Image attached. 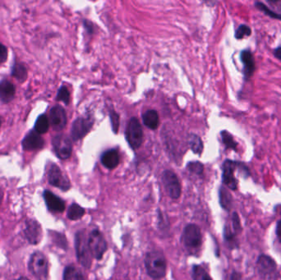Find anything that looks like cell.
<instances>
[{"label": "cell", "mask_w": 281, "mask_h": 280, "mask_svg": "<svg viewBox=\"0 0 281 280\" xmlns=\"http://www.w3.org/2000/svg\"><path fill=\"white\" fill-rule=\"evenodd\" d=\"M94 119L92 117H78L72 123L71 137L72 141L82 139L93 127Z\"/></svg>", "instance_id": "8fae6325"}, {"label": "cell", "mask_w": 281, "mask_h": 280, "mask_svg": "<svg viewBox=\"0 0 281 280\" xmlns=\"http://www.w3.org/2000/svg\"><path fill=\"white\" fill-rule=\"evenodd\" d=\"M181 242L190 253L194 254L198 252L202 244L201 228L194 224H187L183 229Z\"/></svg>", "instance_id": "7a4b0ae2"}, {"label": "cell", "mask_w": 281, "mask_h": 280, "mask_svg": "<svg viewBox=\"0 0 281 280\" xmlns=\"http://www.w3.org/2000/svg\"><path fill=\"white\" fill-rule=\"evenodd\" d=\"M241 62L243 64V77L245 81L248 80L254 74L256 69V63H255L254 56L249 50H245L241 52Z\"/></svg>", "instance_id": "e0dca14e"}, {"label": "cell", "mask_w": 281, "mask_h": 280, "mask_svg": "<svg viewBox=\"0 0 281 280\" xmlns=\"http://www.w3.org/2000/svg\"><path fill=\"white\" fill-rule=\"evenodd\" d=\"M1 125H2V120H1V117H0V128H1Z\"/></svg>", "instance_id": "7bdbcfd3"}, {"label": "cell", "mask_w": 281, "mask_h": 280, "mask_svg": "<svg viewBox=\"0 0 281 280\" xmlns=\"http://www.w3.org/2000/svg\"><path fill=\"white\" fill-rule=\"evenodd\" d=\"M187 168L190 172H192L193 174L201 175L204 170V166L202 163L194 161V162H190L187 165Z\"/></svg>", "instance_id": "836d02e7"}, {"label": "cell", "mask_w": 281, "mask_h": 280, "mask_svg": "<svg viewBox=\"0 0 281 280\" xmlns=\"http://www.w3.org/2000/svg\"><path fill=\"white\" fill-rule=\"evenodd\" d=\"M255 7H257V9L260 10L261 12H264V14L267 15L268 17L273 19H278L281 21V14L278 12L272 11L270 7H267V5H265L262 2H255Z\"/></svg>", "instance_id": "f546056e"}, {"label": "cell", "mask_w": 281, "mask_h": 280, "mask_svg": "<svg viewBox=\"0 0 281 280\" xmlns=\"http://www.w3.org/2000/svg\"><path fill=\"white\" fill-rule=\"evenodd\" d=\"M252 34V29L247 25H240L235 31V38L237 40L245 38L248 36H251Z\"/></svg>", "instance_id": "d6a6232c"}, {"label": "cell", "mask_w": 281, "mask_h": 280, "mask_svg": "<svg viewBox=\"0 0 281 280\" xmlns=\"http://www.w3.org/2000/svg\"><path fill=\"white\" fill-rule=\"evenodd\" d=\"M88 246L93 258L100 261L108 250V244L102 232L98 229H93L88 235Z\"/></svg>", "instance_id": "5b68a950"}, {"label": "cell", "mask_w": 281, "mask_h": 280, "mask_svg": "<svg viewBox=\"0 0 281 280\" xmlns=\"http://www.w3.org/2000/svg\"><path fill=\"white\" fill-rule=\"evenodd\" d=\"M111 117V126L114 133H118V127H119V116L115 111H112L110 112Z\"/></svg>", "instance_id": "d590c367"}, {"label": "cell", "mask_w": 281, "mask_h": 280, "mask_svg": "<svg viewBox=\"0 0 281 280\" xmlns=\"http://www.w3.org/2000/svg\"><path fill=\"white\" fill-rule=\"evenodd\" d=\"M8 57V50L7 46H5L3 44L0 43V63H3L6 62Z\"/></svg>", "instance_id": "8d00e7d4"}, {"label": "cell", "mask_w": 281, "mask_h": 280, "mask_svg": "<svg viewBox=\"0 0 281 280\" xmlns=\"http://www.w3.org/2000/svg\"><path fill=\"white\" fill-rule=\"evenodd\" d=\"M11 75L20 83H23L27 81L28 77V70L27 66L23 62H17V60H14L11 70Z\"/></svg>", "instance_id": "ffe728a7"}, {"label": "cell", "mask_w": 281, "mask_h": 280, "mask_svg": "<svg viewBox=\"0 0 281 280\" xmlns=\"http://www.w3.org/2000/svg\"><path fill=\"white\" fill-rule=\"evenodd\" d=\"M188 144H189L190 148L193 151V153L197 155H201L203 151V142H202L201 137H198L197 135L191 134L188 137Z\"/></svg>", "instance_id": "4316f807"}, {"label": "cell", "mask_w": 281, "mask_h": 280, "mask_svg": "<svg viewBox=\"0 0 281 280\" xmlns=\"http://www.w3.org/2000/svg\"><path fill=\"white\" fill-rule=\"evenodd\" d=\"M48 181L51 186L62 190V192H67L71 188L69 179L56 164H52L50 166L48 170Z\"/></svg>", "instance_id": "30bf717a"}, {"label": "cell", "mask_w": 281, "mask_h": 280, "mask_svg": "<svg viewBox=\"0 0 281 280\" xmlns=\"http://www.w3.org/2000/svg\"><path fill=\"white\" fill-rule=\"evenodd\" d=\"M16 95V87L7 79L0 81V101L2 104H9L13 101Z\"/></svg>", "instance_id": "ac0fdd59"}, {"label": "cell", "mask_w": 281, "mask_h": 280, "mask_svg": "<svg viewBox=\"0 0 281 280\" xmlns=\"http://www.w3.org/2000/svg\"><path fill=\"white\" fill-rule=\"evenodd\" d=\"M101 161L106 168L113 169L118 166L119 161H120L119 154L115 149H111L102 154Z\"/></svg>", "instance_id": "d6986e66"}, {"label": "cell", "mask_w": 281, "mask_h": 280, "mask_svg": "<svg viewBox=\"0 0 281 280\" xmlns=\"http://www.w3.org/2000/svg\"><path fill=\"white\" fill-rule=\"evenodd\" d=\"M50 126H51V122H50L49 117H47V115L43 113V114L39 115L38 117L36 118L33 130L40 135L45 134L50 129Z\"/></svg>", "instance_id": "cb8c5ba5"}, {"label": "cell", "mask_w": 281, "mask_h": 280, "mask_svg": "<svg viewBox=\"0 0 281 280\" xmlns=\"http://www.w3.org/2000/svg\"><path fill=\"white\" fill-rule=\"evenodd\" d=\"M229 280H243V275L238 271H233L231 273Z\"/></svg>", "instance_id": "74e56055"}, {"label": "cell", "mask_w": 281, "mask_h": 280, "mask_svg": "<svg viewBox=\"0 0 281 280\" xmlns=\"http://www.w3.org/2000/svg\"><path fill=\"white\" fill-rule=\"evenodd\" d=\"M232 230L236 235L239 234L242 232V225H241L240 218L238 216V214L237 212H233L232 215Z\"/></svg>", "instance_id": "e575fe53"}, {"label": "cell", "mask_w": 281, "mask_h": 280, "mask_svg": "<svg viewBox=\"0 0 281 280\" xmlns=\"http://www.w3.org/2000/svg\"><path fill=\"white\" fill-rule=\"evenodd\" d=\"M276 233H277V238H278V240L281 243V219L277 221V227H276Z\"/></svg>", "instance_id": "f35d334b"}, {"label": "cell", "mask_w": 281, "mask_h": 280, "mask_svg": "<svg viewBox=\"0 0 281 280\" xmlns=\"http://www.w3.org/2000/svg\"><path fill=\"white\" fill-rule=\"evenodd\" d=\"M145 266L148 276L153 280H161L166 276L167 262L161 252L152 251L148 252L145 257Z\"/></svg>", "instance_id": "6da1fadb"}, {"label": "cell", "mask_w": 281, "mask_h": 280, "mask_svg": "<svg viewBox=\"0 0 281 280\" xmlns=\"http://www.w3.org/2000/svg\"><path fill=\"white\" fill-rule=\"evenodd\" d=\"M142 121L144 125H146L150 129H156L160 124L158 112L154 110H150L145 112L142 114Z\"/></svg>", "instance_id": "44dd1931"}, {"label": "cell", "mask_w": 281, "mask_h": 280, "mask_svg": "<svg viewBox=\"0 0 281 280\" xmlns=\"http://www.w3.org/2000/svg\"><path fill=\"white\" fill-rule=\"evenodd\" d=\"M45 140L41 135L34 130H30L22 141V149L25 151H40L45 146Z\"/></svg>", "instance_id": "9a60e30c"}, {"label": "cell", "mask_w": 281, "mask_h": 280, "mask_svg": "<svg viewBox=\"0 0 281 280\" xmlns=\"http://www.w3.org/2000/svg\"><path fill=\"white\" fill-rule=\"evenodd\" d=\"M28 280V279L26 278V277H21V278H19V280Z\"/></svg>", "instance_id": "b9f144b4"}, {"label": "cell", "mask_w": 281, "mask_h": 280, "mask_svg": "<svg viewBox=\"0 0 281 280\" xmlns=\"http://www.w3.org/2000/svg\"><path fill=\"white\" fill-rule=\"evenodd\" d=\"M88 24H89V22H84L85 28L87 29V31H88L89 33H92V32H93V27H91V26H89Z\"/></svg>", "instance_id": "60d3db41"}, {"label": "cell", "mask_w": 281, "mask_h": 280, "mask_svg": "<svg viewBox=\"0 0 281 280\" xmlns=\"http://www.w3.org/2000/svg\"><path fill=\"white\" fill-rule=\"evenodd\" d=\"M84 215L85 209L78 204L73 203L69 206L67 216L70 221H76L82 219Z\"/></svg>", "instance_id": "484cf974"}, {"label": "cell", "mask_w": 281, "mask_h": 280, "mask_svg": "<svg viewBox=\"0 0 281 280\" xmlns=\"http://www.w3.org/2000/svg\"><path fill=\"white\" fill-rule=\"evenodd\" d=\"M275 57L281 61V47H278L274 51Z\"/></svg>", "instance_id": "ab89813d"}, {"label": "cell", "mask_w": 281, "mask_h": 280, "mask_svg": "<svg viewBox=\"0 0 281 280\" xmlns=\"http://www.w3.org/2000/svg\"><path fill=\"white\" fill-rule=\"evenodd\" d=\"M127 141L133 150H137L141 147L143 142V130L139 120L136 117H132L127 124L126 129Z\"/></svg>", "instance_id": "52a82bcc"}, {"label": "cell", "mask_w": 281, "mask_h": 280, "mask_svg": "<svg viewBox=\"0 0 281 280\" xmlns=\"http://www.w3.org/2000/svg\"><path fill=\"white\" fill-rule=\"evenodd\" d=\"M75 249L78 262L84 268H91L93 256L90 251L88 237H87L84 230H80L75 235Z\"/></svg>", "instance_id": "3957f363"}, {"label": "cell", "mask_w": 281, "mask_h": 280, "mask_svg": "<svg viewBox=\"0 0 281 280\" xmlns=\"http://www.w3.org/2000/svg\"><path fill=\"white\" fill-rule=\"evenodd\" d=\"M43 197L49 211L54 213H62L64 211V201L60 197L54 194L50 190L44 191Z\"/></svg>", "instance_id": "2e32d148"}, {"label": "cell", "mask_w": 281, "mask_h": 280, "mask_svg": "<svg viewBox=\"0 0 281 280\" xmlns=\"http://www.w3.org/2000/svg\"><path fill=\"white\" fill-rule=\"evenodd\" d=\"M162 182L167 194L170 198L177 200L180 197L182 192L180 182L177 175L173 171L171 170L164 171L162 173Z\"/></svg>", "instance_id": "9c48e42d"}, {"label": "cell", "mask_w": 281, "mask_h": 280, "mask_svg": "<svg viewBox=\"0 0 281 280\" xmlns=\"http://www.w3.org/2000/svg\"><path fill=\"white\" fill-rule=\"evenodd\" d=\"M238 161L226 160L222 166L223 183L228 187V189L232 190V191H236L238 189V180L234 176V172L238 168Z\"/></svg>", "instance_id": "7c38bea8"}, {"label": "cell", "mask_w": 281, "mask_h": 280, "mask_svg": "<svg viewBox=\"0 0 281 280\" xmlns=\"http://www.w3.org/2000/svg\"><path fill=\"white\" fill-rule=\"evenodd\" d=\"M224 240L227 247L229 249H236L238 247V242L237 239V235L233 232V230L228 225H225L223 231Z\"/></svg>", "instance_id": "603a6c76"}, {"label": "cell", "mask_w": 281, "mask_h": 280, "mask_svg": "<svg viewBox=\"0 0 281 280\" xmlns=\"http://www.w3.org/2000/svg\"><path fill=\"white\" fill-rule=\"evenodd\" d=\"M56 101H62L66 106L70 103V92L67 86H62L58 89V93L56 96Z\"/></svg>", "instance_id": "4dcf8cb0"}, {"label": "cell", "mask_w": 281, "mask_h": 280, "mask_svg": "<svg viewBox=\"0 0 281 280\" xmlns=\"http://www.w3.org/2000/svg\"><path fill=\"white\" fill-rule=\"evenodd\" d=\"M23 233H24L26 239L28 241L30 244H38L42 238V229H41V224L35 220L28 219L25 221Z\"/></svg>", "instance_id": "4fadbf2b"}, {"label": "cell", "mask_w": 281, "mask_h": 280, "mask_svg": "<svg viewBox=\"0 0 281 280\" xmlns=\"http://www.w3.org/2000/svg\"><path fill=\"white\" fill-rule=\"evenodd\" d=\"M54 152L62 161L69 159L72 156V145L69 137L64 134H58L52 139Z\"/></svg>", "instance_id": "ba28073f"}, {"label": "cell", "mask_w": 281, "mask_h": 280, "mask_svg": "<svg viewBox=\"0 0 281 280\" xmlns=\"http://www.w3.org/2000/svg\"><path fill=\"white\" fill-rule=\"evenodd\" d=\"M257 271L261 278L265 280H275L277 275V264L270 256L262 254L256 262Z\"/></svg>", "instance_id": "8992f818"}, {"label": "cell", "mask_w": 281, "mask_h": 280, "mask_svg": "<svg viewBox=\"0 0 281 280\" xmlns=\"http://www.w3.org/2000/svg\"><path fill=\"white\" fill-rule=\"evenodd\" d=\"M53 241L58 247H60L62 249H67V242L66 237L60 232H53Z\"/></svg>", "instance_id": "1f68e13d"}, {"label": "cell", "mask_w": 281, "mask_h": 280, "mask_svg": "<svg viewBox=\"0 0 281 280\" xmlns=\"http://www.w3.org/2000/svg\"><path fill=\"white\" fill-rule=\"evenodd\" d=\"M50 122L56 132H61L64 129L67 123V113L62 106H55L50 111Z\"/></svg>", "instance_id": "5bb4252c"}, {"label": "cell", "mask_w": 281, "mask_h": 280, "mask_svg": "<svg viewBox=\"0 0 281 280\" xmlns=\"http://www.w3.org/2000/svg\"><path fill=\"white\" fill-rule=\"evenodd\" d=\"M221 136L224 145L225 146L226 148L230 149V150H233V151L237 150L238 143L234 141L233 136L228 131H225V130L222 131L221 132Z\"/></svg>", "instance_id": "f1b7e54d"}, {"label": "cell", "mask_w": 281, "mask_h": 280, "mask_svg": "<svg viewBox=\"0 0 281 280\" xmlns=\"http://www.w3.org/2000/svg\"><path fill=\"white\" fill-rule=\"evenodd\" d=\"M219 201L221 208L226 211H229L233 204V197L230 192H228L226 187H221L219 190Z\"/></svg>", "instance_id": "7402d4cb"}, {"label": "cell", "mask_w": 281, "mask_h": 280, "mask_svg": "<svg viewBox=\"0 0 281 280\" xmlns=\"http://www.w3.org/2000/svg\"><path fill=\"white\" fill-rule=\"evenodd\" d=\"M192 280H212L207 271L198 265L192 266Z\"/></svg>", "instance_id": "83f0119b"}, {"label": "cell", "mask_w": 281, "mask_h": 280, "mask_svg": "<svg viewBox=\"0 0 281 280\" xmlns=\"http://www.w3.org/2000/svg\"><path fill=\"white\" fill-rule=\"evenodd\" d=\"M62 280H86L82 272L73 266H67L63 271Z\"/></svg>", "instance_id": "d4e9b609"}, {"label": "cell", "mask_w": 281, "mask_h": 280, "mask_svg": "<svg viewBox=\"0 0 281 280\" xmlns=\"http://www.w3.org/2000/svg\"><path fill=\"white\" fill-rule=\"evenodd\" d=\"M30 272L37 280H47L49 276V262L42 252H36L30 258Z\"/></svg>", "instance_id": "277c9868"}]
</instances>
